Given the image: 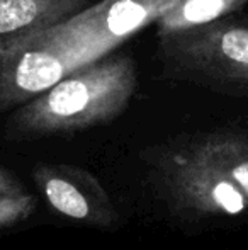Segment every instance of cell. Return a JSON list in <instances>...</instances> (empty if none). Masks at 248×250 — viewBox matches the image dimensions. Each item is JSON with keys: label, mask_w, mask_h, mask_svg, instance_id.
<instances>
[{"label": "cell", "mask_w": 248, "mask_h": 250, "mask_svg": "<svg viewBox=\"0 0 248 250\" xmlns=\"http://www.w3.org/2000/svg\"><path fill=\"white\" fill-rule=\"evenodd\" d=\"M26 192L20 184V181L7 168L0 167V196H9V194H20Z\"/></svg>", "instance_id": "10"}, {"label": "cell", "mask_w": 248, "mask_h": 250, "mask_svg": "<svg viewBox=\"0 0 248 250\" xmlns=\"http://www.w3.org/2000/svg\"><path fill=\"white\" fill-rule=\"evenodd\" d=\"M248 9V0H179L156 21V36L165 38Z\"/></svg>", "instance_id": "8"}, {"label": "cell", "mask_w": 248, "mask_h": 250, "mask_svg": "<svg viewBox=\"0 0 248 250\" xmlns=\"http://www.w3.org/2000/svg\"><path fill=\"white\" fill-rule=\"evenodd\" d=\"M92 0H0V51L61 24Z\"/></svg>", "instance_id": "7"}, {"label": "cell", "mask_w": 248, "mask_h": 250, "mask_svg": "<svg viewBox=\"0 0 248 250\" xmlns=\"http://www.w3.org/2000/svg\"><path fill=\"white\" fill-rule=\"evenodd\" d=\"M179 0H99L65 21L78 36L106 53L156 22Z\"/></svg>", "instance_id": "6"}, {"label": "cell", "mask_w": 248, "mask_h": 250, "mask_svg": "<svg viewBox=\"0 0 248 250\" xmlns=\"http://www.w3.org/2000/svg\"><path fill=\"white\" fill-rule=\"evenodd\" d=\"M106 55L66 22L0 51V111L20 107L78 66Z\"/></svg>", "instance_id": "4"}, {"label": "cell", "mask_w": 248, "mask_h": 250, "mask_svg": "<svg viewBox=\"0 0 248 250\" xmlns=\"http://www.w3.org/2000/svg\"><path fill=\"white\" fill-rule=\"evenodd\" d=\"M173 213L191 220L248 213V96L229 121L175 140L158 158Z\"/></svg>", "instance_id": "1"}, {"label": "cell", "mask_w": 248, "mask_h": 250, "mask_svg": "<svg viewBox=\"0 0 248 250\" xmlns=\"http://www.w3.org/2000/svg\"><path fill=\"white\" fill-rule=\"evenodd\" d=\"M165 75L197 89L248 96V9L158 38Z\"/></svg>", "instance_id": "3"}, {"label": "cell", "mask_w": 248, "mask_h": 250, "mask_svg": "<svg viewBox=\"0 0 248 250\" xmlns=\"http://www.w3.org/2000/svg\"><path fill=\"white\" fill-rule=\"evenodd\" d=\"M138 87L136 63L109 51L22 104L9 121L17 136H50L107 125L126 111Z\"/></svg>", "instance_id": "2"}, {"label": "cell", "mask_w": 248, "mask_h": 250, "mask_svg": "<svg viewBox=\"0 0 248 250\" xmlns=\"http://www.w3.org/2000/svg\"><path fill=\"white\" fill-rule=\"evenodd\" d=\"M36 209V199L29 192L0 196V230L27 220Z\"/></svg>", "instance_id": "9"}, {"label": "cell", "mask_w": 248, "mask_h": 250, "mask_svg": "<svg viewBox=\"0 0 248 250\" xmlns=\"http://www.w3.org/2000/svg\"><path fill=\"white\" fill-rule=\"evenodd\" d=\"M33 179L46 203L70 220L109 228L117 213L97 177L73 165H36Z\"/></svg>", "instance_id": "5"}]
</instances>
